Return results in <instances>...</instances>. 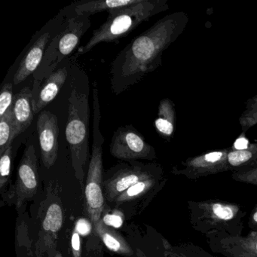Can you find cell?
Masks as SVG:
<instances>
[{"instance_id":"obj_21","label":"cell","mask_w":257,"mask_h":257,"mask_svg":"<svg viewBox=\"0 0 257 257\" xmlns=\"http://www.w3.org/2000/svg\"><path fill=\"white\" fill-rule=\"evenodd\" d=\"M174 112L168 100L161 102L159 106V117L155 121V125L159 133L165 136H171L174 132Z\"/></svg>"},{"instance_id":"obj_8","label":"cell","mask_w":257,"mask_h":257,"mask_svg":"<svg viewBox=\"0 0 257 257\" xmlns=\"http://www.w3.org/2000/svg\"><path fill=\"white\" fill-rule=\"evenodd\" d=\"M204 236L210 250L222 257H257V228L244 236L221 231H210Z\"/></svg>"},{"instance_id":"obj_25","label":"cell","mask_w":257,"mask_h":257,"mask_svg":"<svg viewBox=\"0 0 257 257\" xmlns=\"http://www.w3.org/2000/svg\"><path fill=\"white\" fill-rule=\"evenodd\" d=\"M13 90V85L10 82L5 84L2 87L0 94V118L4 117L13 109L15 100Z\"/></svg>"},{"instance_id":"obj_9","label":"cell","mask_w":257,"mask_h":257,"mask_svg":"<svg viewBox=\"0 0 257 257\" xmlns=\"http://www.w3.org/2000/svg\"><path fill=\"white\" fill-rule=\"evenodd\" d=\"M38 165L34 145H28L18 167L17 177L12 191L11 197L18 209L37 194L39 187Z\"/></svg>"},{"instance_id":"obj_18","label":"cell","mask_w":257,"mask_h":257,"mask_svg":"<svg viewBox=\"0 0 257 257\" xmlns=\"http://www.w3.org/2000/svg\"><path fill=\"white\" fill-rule=\"evenodd\" d=\"M94 229L109 250L121 255H132L133 254V249L124 237L113 228L105 225L101 219L94 226Z\"/></svg>"},{"instance_id":"obj_24","label":"cell","mask_w":257,"mask_h":257,"mask_svg":"<svg viewBox=\"0 0 257 257\" xmlns=\"http://www.w3.org/2000/svg\"><path fill=\"white\" fill-rule=\"evenodd\" d=\"M12 155L13 146L9 147L0 159V189L4 192V187L7 186L11 174Z\"/></svg>"},{"instance_id":"obj_10","label":"cell","mask_w":257,"mask_h":257,"mask_svg":"<svg viewBox=\"0 0 257 257\" xmlns=\"http://www.w3.org/2000/svg\"><path fill=\"white\" fill-rule=\"evenodd\" d=\"M37 127L43 165L46 168H52L58 159V118L49 111H42L37 119Z\"/></svg>"},{"instance_id":"obj_22","label":"cell","mask_w":257,"mask_h":257,"mask_svg":"<svg viewBox=\"0 0 257 257\" xmlns=\"http://www.w3.org/2000/svg\"><path fill=\"white\" fill-rule=\"evenodd\" d=\"M14 118L13 109L4 117L0 118V156H2L9 147L13 146L16 138Z\"/></svg>"},{"instance_id":"obj_27","label":"cell","mask_w":257,"mask_h":257,"mask_svg":"<svg viewBox=\"0 0 257 257\" xmlns=\"http://www.w3.org/2000/svg\"><path fill=\"white\" fill-rule=\"evenodd\" d=\"M101 220L103 223L110 228H120L124 221V216L121 212L114 210L112 212H103Z\"/></svg>"},{"instance_id":"obj_2","label":"cell","mask_w":257,"mask_h":257,"mask_svg":"<svg viewBox=\"0 0 257 257\" xmlns=\"http://www.w3.org/2000/svg\"><path fill=\"white\" fill-rule=\"evenodd\" d=\"M189 222L201 234L221 231L231 235H242L246 215L239 204L222 200L188 201Z\"/></svg>"},{"instance_id":"obj_12","label":"cell","mask_w":257,"mask_h":257,"mask_svg":"<svg viewBox=\"0 0 257 257\" xmlns=\"http://www.w3.org/2000/svg\"><path fill=\"white\" fill-rule=\"evenodd\" d=\"M42 225L37 250L41 253L43 248H54L56 244L57 234L63 225V210L61 203L49 202L41 214Z\"/></svg>"},{"instance_id":"obj_31","label":"cell","mask_w":257,"mask_h":257,"mask_svg":"<svg viewBox=\"0 0 257 257\" xmlns=\"http://www.w3.org/2000/svg\"><path fill=\"white\" fill-rule=\"evenodd\" d=\"M236 150H246L249 149V142L245 138H240L236 140L234 144Z\"/></svg>"},{"instance_id":"obj_1","label":"cell","mask_w":257,"mask_h":257,"mask_svg":"<svg viewBox=\"0 0 257 257\" xmlns=\"http://www.w3.org/2000/svg\"><path fill=\"white\" fill-rule=\"evenodd\" d=\"M175 20L166 17L132 40L111 64L110 82L115 95L141 82L161 64L163 51L172 42Z\"/></svg>"},{"instance_id":"obj_11","label":"cell","mask_w":257,"mask_h":257,"mask_svg":"<svg viewBox=\"0 0 257 257\" xmlns=\"http://www.w3.org/2000/svg\"><path fill=\"white\" fill-rule=\"evenodd\" d=\"M228 153L225 151L212 152L194 159H189L183 164V168H174L173 173L184 175L187 178L195 179L225 171Z\"/></svg>"},{"instance_id":"obj_20","label":"cell","mask_w":257,"mask_h":257,"mask_svg":"<svg viewBox=\"0 0 257 257\" xmlns=\"http://www.w3.org/2000/svg\"><path fill=\"white\" fill-rule=\"evenodd\" d=\"M162 177V172L156 174L153 177L144 179L141 181L137 183L136 184L129 188L125 192L119 195L115 200L116 204H123V203L128 202L132 200L137 199L140 197L144 196L149 191L156 187L160 183Z\"/></svg>"},{"instance_id":"obj_17","label":"cell","mask_w":257,"mask_h":257,"mask_svg":"<svg viewBox=\"0 0 257 257\" xmlns=\"http://www.w3.org/2000/svg\"><path fill=\"white\" fill-rule=\"evenodd\" d=\"M143 0H96L90 2L82 3L75 7L76 16H90L102 12L115 11L121 9L127 8L131 6L136 5Z\"/></svg>"},{"instance_id":"obj_26","label":"cell","mask_w":257,"mask_h":257,"mask_svg":"<svg viewBox=\"0 0 257 257\" xmlns=\"http://www.w3.org/2000/svg\"><path fill=\"white\" fill-rule=\"evenodd\" d=\"M231 177L235 181L257 186V166L243 171H234Z\"/></svg>"},{"instance_id":"obj_6","label":"cell","mask_w":257,"mask_h":257,"mask_svg":"<svg viewBox=\"0 0 257 257\" xmlns=\"http://www.w3.org/2000/svg\"><path fill=\"white\" fill-rule=\"evenodd\" d=\"M162 172L159 165L143 164L137 161H128L118 164L107 171V177L103 180L105 196L110 202H115L123 192L141 180Z\"/></svg>"},{"instance_id":"obj_15","label":"cell","mask_w":257,"mask_h":257,"mask_svg":"<svg viewBox=\"0 0 257 257\" xmlns=\"http://www.w3.org/2000/svg\"><path fill=\"white\" fill-rule=\"evenodd\" d=\"M50 39V34L46 32L37 39L31 46L29 52L25 55L13 79V84L19 85L25 80L28 76L35 72L40 65L44 55L45 49Z\"/></svg>"},{"instance_id":"obj_4","label":"cell","mask_w":257,"mask_h":257,"mask_svg":"<svg viewBox=\"0 0 257 257\" xmlns=\"http://www.w3.org/2000/svg\"><path fill=\"white\" fill-rule=\"evenodd\" d=\"M165 7L163 1L143 0L136 5L109 12L106 22L94 31L89 41L78 52L84 55L99 43H109L125 37Z\"/></svg>"},{"instance_id":"obj_30","label":"cell","mask_w":257,"mask_h":257,"mask_svg":"<svg viewBox=\"0 0 257 257\" xmlns=\"http://www.w3.org/2000/svg\"><path fill=\"white\" fill-rule=\"evenodd\" d=\"M248 226L250 229H256L257 228V203L255 207L252 209L249 219H248Z\"/></svg>"},{"instance_id":"obj_29","label":"cell","mask_w":257,"mask_h":257,"mask_svg":"<svg viewBox=\"0 0 257 257\" xmlns=\"http://www.w3.org/2000/svg\"><path fill=\"white\" fill-rule=\"evenodd\" d=\"M72 249L74 257H81V240L80 234L74 231L71 239Z\"/></svg>"},{"instance_id":"obj_14","label":"cell","mask_w":257,"mask_h":257,"mask_svg":"<svg viewBox=\"0 0 257 257\" xmlns=\"http://www.w3.org/2000/svg\"><path fill=\"white\" fill-rule=\"evenodd\" d=\"M67 67L59 69L51 74L48 79L33 94V109L34 114L40 113L58 95L67 80Z\"/></svg>"},{"instance_id":"obj_16","label":"cell","mask_w":257,"mask_h":257,"mask_svg":"<svg viewBox=\"0 0 257 257\" xmlns=\"http://www.w3.org/2000/svg\"><path fill=\"white\" fill-rule=\"evenodd\" d=\"M13 114L16 136H18L30 127L34 119L32 90L29 86L22 88L15 96Z\"/></svg>"},{"instance_id":"obj_19","label":"cell","mask_w":257,"mask_h":257,"mask_svg":"<svg viewBox=\"0 0 257 257\" xmlns=\"http://www.w3.org/2000/svg\"><path fill=\"white\" fill-rule=\"evenodd\" d=\"M257 166V148L235 150L228 153L225 171H239Z\"/></svg>"},{"instance_id":"obj_5","label":"cell","mask_w":257,"mask_h":257,"mask_svg":"<svg viewBox=\"0 0 257 257\" xmlns=\"http://www.w3.org/2000/svg\"><path fill=\"white\" fill-rule=\"evenodd\" d=\"M93 144L85 189V210L93 226H95L105 210L103 194V146L104 138L100 130L101 113L99 104L98 88L93 82Z\"/></svg>"},{"instance_id":"obj_7","label":"cell","mask_w":257,"mask_h":257,"mask_svg":"<svg viewBox=\"0 0 257 257\" xmlns=\"http://www.w3.org/2000/svg\"><path fill=\"white\" fill-rule=\"evenodd\" d=\"M109 152L113 157L127 162L139 159L153 160L156 158L153 147L132 125L121 126L114 132Z\"/></svg>"},{"instance_id":"obj_13","label":"cell","mask_w":257,"mask_h":257,"mask_svg":"<svg viewBox=\"0 0 257 257\" xmlns=\"http://www.w3.org/2000/svg\"><path fill=\"white\" fill-rule=\"evenodd\" d=\"M91 27V20L88 16H80L71 18L64 32L61 34L58 41V54L54 61L53 67L66 57L70 55L79 44L80 39Z\"/></svg>"},{"instance_id":"obj_3","label":"cell","mask_w":257,"mask_h":257,"mask_svg":"<svg viewBox=\"0 0 257 257\" xmlns=\"http://www.w3.org/2000/svg\"><path fill=\"white\" fill-rule=\"evenodd\" d=\"M90 109L88 95L72 90L68 99V117L65 135L71 153L72 165L75 176L84 187L85 168L89 159Z\"/></svg>"},{"instance_id":"obj_28","label":"cell","mask_w":257,"mask_h":257,"mask_svg":"<svg viewBox=\"0 0 257 257\" xmlns=\"http://www.w3.org/2000/svg\"><path fill=\"white\" fill-rule=\"evenodd\" d=\"M93 224L85 218H80L78 219L75 227V231H77L81 235H88L92 230Z\"/></svg>"},{"instance_id":"obj_23","label":"cell","mask_w":257,"mask_h":257,"mask_svg":"<svg viewBox=\"0 0 257 257\" xmlns=\"http://www.w3.org/2000/svg\"><path fill=\"white\" fill-rule=\"evenodd\" d=\"M165 253L167 257H202L198 251V246L193 245H185L181 246H171L165 238H162Z\"/></svg>"}]
</instances>
